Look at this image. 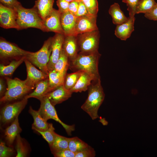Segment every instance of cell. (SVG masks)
I'll list each match as a JSON object with an SVG mask.
<instances>
[{"mask_svg": "<svg viewBox=\"0 0 157 157\" xmlns=\"http://www.w3.org/2000/svg\"><path fill=\"white\" fill-rule=\"evenodd\" d=\"M69 138L56 133L52 145L50 147L52 153L62 150L68 149Z\"/></svg>", "mask_w": 157, "mask_h": 157, "instance_id": "cell-28", "label": "cell"}, {"mask_svg": "<svg viewBox=\"0 0 157 157\" xmlns=\"http://www.w3.org/2000/svg\"><path fill=\"white\" fill-rule=\"evenodd\" d=\"M61 13L58 10L54 8L43 20L44 25L47 32L64 34L60 22Z\"/></svg>", "mask_w": 157, "mask_h": 157, "instance_id": "cell-14", "label": "cell"}, {"mask_svg": "<svg viewBox=\"0 0 157 157\" xmlns=\"http://www.w3.org/2000/svg\"><path fill=\"white\" fill-rule=\"evenodd\" d=\"M39 100L40 105L38 110L42 117L47 121L51 119L59 122L65 129L68 135H71L72 132L75 130V126L66 124L60 119L54 106L51 104L47 97L44 96Z\"/></svg>", "mask_w": 157, "mask_h": 157, "instance_id": "cell-8", "label": "cell"}, {"mask_svg": "<svg viewBox=\"0 0 157 157\" xmlns=\"http://www.w3.org/2000/svg\"><path fill=\"white\" fill-rule=\"evenodd\" d=\"M76 36L80 53L88 54L98 51L100 37L99 30L80 34Z\"/></svg>", "mask_w": 157, "mask_h": 157, "instance_id": "cell-6", "label": "cell"}, {"mask_svg": "<svg viewBox=\"0 0 157 157\" xmlns=\"http://www.w3.org/2000/svg\"><path fill=\"white\" fill-rule=\"evenodd\" d=\"M4 77L7 88L4 95L0 98V103L22 99L34 89L27 85L25 80H22L17 78L12 79L9 77Z\"/></svg>", "mask_w": 157, "mask_h": 157, "instance_id": "cell-4", "label": "cell"}, {"mask_svg": "<svg viewBox=\"0 0 157 157\" xmlns=\"http://www.w3.org/2000/svg\"><path fill=\"white\" fill-rule=\"evenodd\" d=\"M14 149L11 147H7L5 142L1 141L0 143V157H9L14 153Z\"/></svg>", "mask_w": 157, "mask_h": 157, "instance_id": "cell-35", "label": "cell"}, {"mask_svg": "<svg viewBox=\"0 0 157 157\" xmlns=\"http://www.w3.org/2000/svg\"><path fill=\"white\" fill-rule=\"evenodd\" d=\"M28 101V99L24 97L20 101L7 104L3 107L0 111L1 123L6 124L13 121L24 108Z\"/></svg>", "mask_w": 157, "mask_h": 157, "instance_id": "cell-9", "label": "cell"}, {"mask_svg": "<svg viewBox=\"0 0 157 157\" xmlns=\"http://www.w3.org/2000/svg\"><path fill=\"white\" fill-rule=\"evenodd\" d=\"M96 153L94 149L88 145L85 149L76 153L75 157H94Z\"/></svg>", "mask_w": 157, "mask_h": 157, "instance_id": "cell-37", "label": "cell"}, {"mask_svg": "<svg viewBox=\"0 0 157 157\" xmlns=\"http://www.w3.org/2000/svg\"><path fill=\"white\" fill-rule=\"evenodd\" d=\"M0 78V96L2 97L6 92L7 85L5 78L4 77L1 76Z\"/></svg>", "mask_w": 157, "mask_h": 157, "instance_id": "cell-44", "label": "cell"}, {"mask_svg": "<svg viewBox=\"0 0 157 157\" xmlns=\"http://www.w3.org/2000/svg\"><path fill=\"white\" fill-rule=\"evenodd\" d=\"M15 140V148L17 152L16 157L27 156L29 153V148L24 139L21 137L19 133L17 136Z\"/></svg>", "mask_w": 157, "mask_h": 157, "instance_id": "cell-29", "label": "cell"}, {"mask_svg": "<svg viewBox=\"0 0 157 157\" xmlns=\"http://www.w3.org/2000/svg\"><path fill=\"white\" fill-rule=\"evenodd\" d=\"M48 76L51 91L59 86L64 85L66 75L53 69L49 72Z\"/></svg>", "mask_w": 157, "mask_h": 157, "instance_id": "cell-26", "label": "cell"}, {"mask_svg": "<svg viewBox=\"0 0 157 157\" xmlns=\"http://www.w3.org/2000/svg\"><path fill=\"white\" fill-rule=\"evenodd\" d=\"M69 2L65 0H57V5L59 11L61 13L69 11L68 8Z\"/></svg>", "mask_w": 157, "mask_h": 157, "instance_id": "cell-39", "label": "cell"}, {"mask_svg": "<svg viewBox=\"0 0 157 157\" xmlns=\"http://www.w3.org/2000/svg\"><path fill=\"white\" fill-rule=\"evenodd\" d=\"M72 93L64 85H62L48 93L44 96L47 97L51 104L55 106L68 99L71 97Z\"/></svg>", "mask_w": 157, "mask_h": 157, "instance_id": "cell-15", "label": "cell"}, {"mask_svg": "<svg viewBox=\"0 0 157 157\" xmlns=\"http://www.w3.org/2000/svg\"><path fill=\"white\" fill-rule=\"evenodd\" d=\"M14 9L17 13V23L19 30L33 28L47 32L43 20L33 7L26 8L20 3Z\"/></svg>", "mask_w": 157, "mask_h": 157, "instance_id": "cell-3", "label": "cell"}, {"mask_svg": "<svg viewBox=\"0 0 157 157\" xmlns=\"http://www.w3.org/2000/svg\"><path fill=\"white\" fill-rule=\"evenodd\" d=\"M62 48L67 54L69 62L74 60L79 51L77 36L73 35L65 36Z\"/></svg>", "mask_w": 157, "mask_h": 157, "instance_id": "cell-17", "label": "cell"}, {"mask_svg": "<svg viewBox=\"0 0 157 157\" xmlns=\"http://www.w3.org/2000/svg\"><path fill=\"white\" fill-rule=\"evenodd\" d=\"M97 15L89 14L77 17L73 35L98 30L97 24Z\"/></svg>", "mask_w": 157, "mask_h": 157, "instance_id": "cell-10", "label": "cell"}, {"mask_svg": "<svg viewBox=\"0 0 157 157\" xmlns=\"http://www.w3.org/2000/svg\"><path fill=\"white\" fill-rule=\"evenodd\" d=\"M79 4V0H75L69 2L68 10L72 14L74 15L76 14Z\"/></svg>", "mask_w": 157, "mask_h": 157, "instance_id": "cell-43", "label": "cell"}, {"mask_svg": "<svg viewBox=\"0 0 157 157\" xmlns=\"http://www.w3.org/2000/svg\"><path fill=\"white\" fill-rule=\"evenodd\" d=\"M65 35L63 34L56 33L52 37V51L49 60L47 65L49 72L54 69L55 63L58 59L62 49Z\"/></svg>", "mask_w": 157, "mask_h": 157, "instance_id": "cell-12", "label": "cell"}, {"mask_svg": "<svg viewBox=\"0 0 157 157\" xmlns=\"http://www.w3.org/2000/svg\"><path fill=\"white\" fill-rule=\"evenodd\" d=\"M54 0H37L33 7L43 20L53 9Z\"/></svg>", "mask_w": 157, "mask_h": 157, "instance_id": "cell-22", "label": "cell"}, {"mask_svg": "<svg viewBox=\"0 0 157 157\" xmlns=\"http://www.w3.org/2000/svg\"><path fill=\"white\" fill-rule=\"evenodd\" d=\"M65 0L69 2H70L72 1H74L75 0Z\"/></svg>", "mask_w": 157, "mask_h": 157, "instance_id": "cell-45", "label": "cell"}, {"mask_svg": "<svg viewBox=\"0 0 157 157\" xmlns=\"http://www.w3.org/2000/svg\"><path fill=\"white\" fill-rule=\"evenodd\" d=\"M83 71H78L70 74H67L64 84V87L70 90L75 85Z\"/></svg>", "mask_w": 157, "mask_h": 157, "instance_id": "cell-31", "label": "cell"}, {"mask_svg": "<svg viewBox=\"0 0 157 157\" xmlns=\"http://www.w3.org/2000/svg\"><path fill=\"white\" fill-rule=\"evenodd\" d=\"M29 51L24 50L15 44L2 37L0 39V58L3 61L19 60L25 57Z\"/></svg>", "mask_w": 157, "mask_h": 157, "instance_id": "cell-7", "label": "cell"}, {"mask_svg": "<svg viewBox=\"0 0 157 157\" xmlns=\"http://www.w3.org/2000/svg\"><path fill=\"white\" fill-rule=\"evenodd\" d=\"M52 37L45 40L41 48L36 52L29 51L25 57L34 65L38 67L45 74L48 75L47 65L52 51Z\"/></svg>", "mask_w": 157, "mask_h": 157, "instance_id": "cell-5", "label": "cell"}, {"mask_svg": "<svg viewBox=\"0 0 157 157\" xmlns=\"http://www.w3.org/2000/svg\"><path fill=\"white\" fill-rule=\"evenodd\" d=\"M94 81V83H92L89 87L88 97L81 107L92 120L99 118L98 110L104 101L105 96L100 79Z\"/></svg>", "mask_w": 157, "mask_h": 157, "instance_id": "cell-2", "label": "cell"}, {"mask_svg": "<svg viewBox=\"0 0 157 157\" xmlns=\"http://www.w3.org/2000/svg\"><path fill=\"white\" fill-rule=\"evenodd\" d=\"M29 113L32 116L34 121L32 125V129L36 131H45L50 127L51 123H49L41 116L38 110H36L30 106Z\"/></svg>", "mask_w": 157, "mask_h": 157, "instance_id": "cell-19", "label": "cell"}, {"mask_svg": "<svg viewBox=\"0 0 157 157\" xmlns=\"http://www.w3.org/2000/svg\"><path fill=\"white\" fill-rule=\"evenodd\" d=\"M144 16L149 20L157 21V3L151 11L144 14Z\"/></svg>", "mask_w": 157, "mask_h": 157, "instance_id": "cell-41", "label": "cell"}, {"mask_svg": "<svg viewBox=\"0 0 157 157\" xmlns=\"http://www.w3.org/2000/svg\"><path fill=\"white\" fill-rule=\"evenodd\" d=\"M135 16H129L128 20L119 25H116L115 34L122 40H126L131 36L134 30Z\"/></svg>", "mask_w": 157, "mask_h": 157, "instance_id": "cell-16", "label": "cell"}, {"mask_svg": "<svg viewBox=\"0 0 157 157\" xmlns=\"http://www.w3.org/2000/svg\"><path fill=\"white\" fill-rule=\"evenodd\" d=\"M89 14L97 15L98 11L97 0H82Z\"/></svg>", "mask_w": 157, "mask_h": 157, "instance_id": "cell-34", "label": "cell"}, {"mask_svg": "<svg viewBox=\"0 0 157 157\" xmlns=\"http://www.w3.org/2000/svg\"><path fill=\"white\" fill-rule=\"evenodd\" d=\"M55 129L52 123L49 128L47 131H36L42 135L50 147L53 144L56 133L54 131Z\"/></svg>", "mask_w": 157, "mask_h": 157, "instance_id": "cell-33", "label": "cell"}, {"mask_svg": "<svg viewBox=\"0 0 157 157\" xmlns=\"http://www.w3.org/2000/svg\"><path fill=\"white\" fill-rule=\"evenodd\" d=\"M24 62L26 66L27 74V78L25 80L28 86L34 89L38 82L48 78V75L37 69L26 59H25Z\"/></svg>", "mask_w": 157, "mask_h": 157, "instance_id": "cell-13", "label": "cell"}, {"mask_svg": "<svg viewBox=\"0 0 157 157\" xmlns=\"http://www.w3.org/2000/svg\"><path fill=\"white\" fill-rule=\"evenodd\" d=\"M93 81L91 76L83 71L75 86L70 91L72 93L85 91Z\"/></svg>", "mask_w": 157, "mask_h": 157, "instance_id": "cell-23", "label": "cell"}, {"mask_svg": "<svg viewBox=\"0 0 157 157\" xmlns=\"http://www.w3.org/2000/svg\"><path fill=\"white\" fill-rule=\"evenodd\" d=\"M17 116L11 125L6 128L5 130V136L7 144L9 146L13 144L18 135L22 131Z\"/></svg>", "mask_w": 157, "mask_h": 157, "instance_id": "cell-21", "label": "cell"}, {"mask_svg": "<svg viewBox=\"0 0 157 157\" xmlns=\"http://www.w3.org/2000/svg\"><path fill=\"white\" fill-rule=\"evenodd\" d=\"M88 145L78 137H75L69 138L68 149L76 154L85 149Z\"/></svg>", "mask_w": 157, "mask_h": 157, "instance_id": "cell-30", "label": "cell"}, {"mask_svg": "<svg viewBox=\"0 0 157 157\" xmlns=\"http://www.w3.org/2000/svg\"><path fill=\"white\" fill-rule=\"evenodd\" d=\"M76 18L69 11L61 13V24L65 36L73 35Z\"/></svg>", "mask_w": 157, "mask_h": 157, "instance_id": "cell-18", "label": "cell"}, {"mask_svg": "<svg viewBox=\"0 0 157 157\" xmlns=\"http://www.w3.org/2000/svg\"><path fill=\"white\" fill-rule=\"evenodd\" d=\"M101 54L98 51L88 54L79 53L76 57L69 62L70 69L74 72L81 71L86 72L94 81L100 79L98 64Z\"/></svg>", "mask_w": 157, "mask_h": 157, "instance_id": "cell-1", "label": "cell"}, {"mask_svg": "<svg viewBox=\"0 0 157 157\" xmlns=\"http://www.w3.org/2000/svg\"><path fill=\"white\" fill-rule=\"evenodd\" d=\"M140 0H122V2L126 4L129 16H135L137 4Z\"/></svg>", "mask_w": 157, "mask_h": 157, "instance_id": "cell-36", "label": "cell"}, {"mask_svg": "<svg viewBox=\"0 0 157 157\" xmlns=\"http://www.w3.org/2000/svg\"><path fill=\"white\" fill-rule=\"evenodd\" d=\"M111 16L113 23L116 25L121 24L129 19L121 10L119 4L115 3L110 6L108 10Z\"/></svg>", "mask_w": 157, "mask_h": 157, "instance_id": "cell-24", "label": "cell"}, {"mask_svg": "<svg viewBox=\"0 0 157 157\" xmlns=\"http://www.w3.org/2000/svg\"><path fill=\"white\" fill-rule=\"evenodd\" d=\"M25 57H23L17 60H12L7 65L3 63L0 65V75L1 76H10L16 69L24 61Z\"/></svg>", "mask_w": 157, "mask_h": 157, "instance_id": "cell-25", "label": "cell"}, {"mask_svg": "<svg viewBox=\"0 0 157 157\" xmlns=\"http://www.w3.org/2000/svg\"><path fill=\"white\" fill-rule=\"evenodd\" d=\"M55 157H75V153L69 149L60 150L52 153Z\"/></svg>", "mask_w": 157, "mask_h": 157, "instance_id": "cell-38", "label": "cell"}, {"mask_svg": "<svg viewBox=\"0 0 157 157\" xmlns=\"http://www.w3.org/2000/svg\"><path fill=\"white\" fill-rule=\"evenodd\" d=\"M90 14L82 0H79V6L76 14L75 16L77 17Z\"/></svg>", "mask_w": 157, "mask_h": 157, "instance_id": "cell-40", "label": "cell"}, {"mask_svg": "<svg viewBox=\"0 0 157 157\" xmlns=\"http://www.w3.org/2000/svg\"><path fill=\"white\" fill-rule=\"evenodd\" d=\"M17 20V14L15 10L0 3V26L5 29L14 28L19 30Z\"/></svg>", "mask_w": 157, "mask_h": 157, "instance_id": "cell-11", "label": "cell"}, {"mask_svg": "<svg viewBox=\"0 0 157 157\" xmlns=\"http://www.w3.org/2000/svg\"><path fill=\"white\" fill-rule=\"evenodd\" d=\"M69 67L68 56L62 48L60 56L55 65L54 69L66 75Z\"/></svg>", "mask_w": 157, "mask_h": 157, "instance_id": "cell-27", "label": "cell"}, {"mask_svg": "<svg viewBox=\"0 0 157 157\" xmlns=\"http://www.w3.org/2000/svg\"><path fill=\"white\" fill-rule=\"evenodd\" d=\"M0 1L3 6L14 9L21 3L17 0H0Z\"/></svg>", "mask_w": 157, "mask_h": 157, "instance_id": "cell-42", "label": "cell"}, {"mask_svg": "<svg viewBox=\"0 0 157 157\" xmlns=\"http://www.w3.org/2000/svg\"><path fill=\"white\" fill-rule=\"evenodd\" d=\"M35 89L33 92L24 97L28 99L30 98H34L39 100L46 94L51 92L48 78L38 82L35 85Z\"/></svg>", "mask_w": 157, "mask_h": 157, "instance_id": "cell-20", "label": "cell"}, {"mask_svg": "<svg viewBox=\"0 0 157 157\" xmlns=\"http://www.w3.org/2000/svg\"><path fill=\"white\" fill-rule=\"evenodd\" d=\"M155 0H140L137 6L136 14H145L151 11L156 3Z\"/></svg>", "mask_w": 157, "mask_h": 157, "instance_id": "cell-32", "label": "cell"}]
</instances>
